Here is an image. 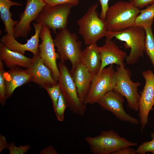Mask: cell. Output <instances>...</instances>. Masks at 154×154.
I'll list each match as a JSON object with an SVG mask.
<instances>
[{"mask_svg": "<svg viewBox=\"0 0 154 154\" xmlns=\"http://www.w3.org/2000/svg\"><path fill=\"white\" fill-rule=\"evenodd\" d=\"M99 48L101 64L97 74L109 65L125 66L124 61L127 56L126 52L120 49L111 39H106L104 44Z\"/></svg>", "mask_w": 154, "mask_h": 154, "instance_id": "obj_16", "label": "cell"}, {"mask_svg": "<svg viewBox=\"0 0 154 154\" xmlns=\"http://www.w3.org/2000/svg\"><path fill=\"white\" fill-rule=\"evenodd\" d=\"M96 44H91L82 51L80 58V64L86 67L96 76L101 66V61L99 48Z\"/></svg>", "mask_w": 154, "mask_h": 154, "instance_id": "obj_18", "label": "cell"}, {"mask_svg": "<svg viewBox=\"0 0 154 154\" xmlns=\"http://www.w3.org/2000/svg\"><path fill=\"white\" fill-rule=\"evenodd\" d=\"M136 149L130 147H123L114 152L113 154H136Z\"/></svg>", "mask_w": 154, "mask_h": 154, "instance_id": "obj_32", "label": "cell"}, {"mask_svg": "<svg viewBox=\"0 0 154 154\" xmlns=\"http://www.w3.org/2000/svg\"><path fill=\"white\" fill-rule=\"evenodd\" d=\"M46 5H54L64 4H70L74 6H76L80 0H43Z\"/></svg>", "mask_w": 154, "mask_h": 154, "instance_id": "obj_29", "label": "cell"}, {"mask_svg": "<svg viewBox=\"0 0 154 154\" xmlns=\"http://www.w3.org/2000/svg\"><path fill=\"white\" fill-rule=\"evenodd\" d=\"M46 5L43 0H26L24 10L20 15V19L14 28L15 38L27 37L31 31V23L36 20Z\"/></svg>", "mask_w": 154, "mask_h": 154, "instance_id": "obj_12", "label": "cell"}, {"mask_svg": "<svg viewBox=\"0 0 154 154\" xmlns=\"http://www.w3.org/2000/svg\"><path fill=\"white\" fill-rule=\"evenodd\" d=\"M72 76L77 88L79 98L81 102L84 104L95 76L86 67L80 63Z\"/></svg>", "mask_w": 154, "mask_h": 154, "instance_id": "obj_17", "label": "cell"}, {"mask_svg": "<svg viewBox=\"0 0 154 154\" xmlns=\"http://www.w3.org/2000/svg\"><path fill=\"white\" fill-rule=\"evenodd\" d=\"M73 7L70 4L46 5L35 21L51 29L56 34L57 31L66 28L68 16Z\"/></svg>", "mask_w": 154, "mask_h": 154, "instance_id": "obj_7", "label": "cell"}, {"mask_svg": "<svg viewBox=\"0 0 154 154\" xmlns=\"http://www.w3.org/2000/svg\"><path fill=\"white\" fill-rule=\"evenodd\" d=\"M25 70L30 75L31 81L44 88L57 84L50 69L39 55L34 56L29 66Z\"/></svg>", "mask_w": 154, "mask_h": 154, "instance_id": "obj_15", "label": "cell"}, {"mask_svg": "<svg viewBox=\"0 0 154 154\" xmlns=\"http://www.w3.org/2000/svg\"><path fill=\"white\" fill-rule=\"evenodd\" d=\"M78 37L67 28L58 31L54 39L57 48L58 59L62 62L69 60L72 65L70 72L72 75L80 63L82 51V43L78 40Z\"/></svg>", "mask_w": 154, "mask_h": 154, "instance_id": "obj_4", "label": "cell"}, {"mask_svg": "<svg viewBox=\"0 0 154 154\" xmlns=\"http://www.w3.org/2000/svg\"><path fill=\"white\" fill-rule=\"evenodd\" d=\"M67 108L65 101L62 94H60L55 111L56 117L58 121L62 122L64 119L65 110Z\"/></svg>", "mask_w": 154, "mask_h": 154, "instance_id": "obj_26", "label": "cell"}, {"mask_svg": "<svg viewBox=\"0 0 154 154\" xmlns=\"http://www.w3.org/2000/svg\"><path fill=\"white\" fill-rule=\"evenodd\" d=\"M85 139L90 151L94 154H113L123 147L137 145V143L121 137L112 129L103 130L97 136H88Z\"/></svg>", "mask_w": 154, "mask_h": 154, "instance_id": "obj_5", "label": "cell"}, {"mask_svg": "<svg viewBox=\"0 0 154 154\" xmlns=\"http://www.w3.org/2000/svg\"><path fill=\"white\" fill-rule=\"evenodd\" d=\"M136 150L137 154H144L150 152L154 154V139L151 141L143 142L138 146Z\"/></svg>", "mask_w": 154, "mask_h": 154, "instance_id": "obj_27", "label": "cell"}, {"mask_svg": "<svg viewBox=\"0 0 154 154\" xmlns=\"http://www.w3.org/2000/svg\"><path fill=\"white\" fill-rule=\"evenodd\" d=\"M140 12L130 2L116 3L109 7L106 13L105 21L107 30L120 32L133 26Z\"/></svg>", "mask_w": 154, "mask_h": 154, "instance_id": "obj_1", "label": "cell"}, {"mask_svg": "<svg viewBox=\"0 0 154 154\" xmlns=\"http://www.w3.org/2000/svg\"><path fill=\"white\" fill-rule=\"evenodd\" d=\"M143 28L145 29L146 34L144 52L149 58L154 68V36L151 27H146Z\"/></svg>", "mask_w": 154, "mask_h": 154, "instance_id": "obj_23", "label": "cell"}, {"mask_svg": "<svg viewBox=\"0 0 154 154\" xmlns=\"http://www.w3.org/2000/svg\"><path fill=\"white\" fill-rule=\"evenodd\" d=\"M58 65L59 71L58 83L67 108L77 115H84L86 112V105L82 103L79 98L76 87L70 72L64 62L60 61Z\"/></svg>", "mask_w": 154, "mask_h": 154, "instance_id": "obj_6", "label": "cell"}, {"mask_svg": "<svg viewBox=\"0 0 154 154\" xmlns=\"http://www.w3.org/2000/svg\"><path fill=\"white\" fill-rule=\"evenodd\" d=\"M40 38L41 42L39 45L38 55L51 70L54 80L58 82L59 76V71L56 62L58 56L50 29L42 26L40 34Z\"/></svg>", "mask_w": 154, "mask_h": 154, "instance_id": "obj_11", "label": "cell"}, {"mask_svg": "<svg viewBox=\"0 0 154 154\" xmlns=\"http://www.w3.org/2000/svg\"><path fill=\"white\" fill-rule=\"evenodd\" d=\"M22 5L20 3L11 0H0V19L5 26V32L10 36H14V28L19 21L12 19V14L10 11V7L12 6Z\"/></svg>", "mask_w": 154, "mask_h": 154, "instance_id": "obj_21", "label": "cell"}, {"mask_svg": "<svg viewBox=\"0 0 154 154\" xmlns=\"http://www.w3.org/2000/svg\"><path fill=\"white\" fill-rule=\"evenodd\" d=\"M142 75L145 81L138 103L139 116L141 132L146 125L150 111L154 106V73L150 70L143 71Z\"/></svg>", "mask_w": 154, "mask_h": 154, "instance_id": "obj_10", "label": "cell"}, {"mask_svg": "<svg viewBox=\"0 0 154 154\" xmlns=\"http://www.w3.org/2000/svg\"><path fill=\"white\" fill-rule=\"evenodd\" d=\"M101 7V12L100 17L103 20H105L106 14L109 8L108 2L109 0H99Z\"/></svg>", "mask_w": 154, "mask_h": 154, "instance_id": "obj_31", "label": "cell"}, {"mask_svg": "<svg viewBox=\"0 0 154 154\" xmlns=\"http://www.w3.org/2000/svg\"><path fill=\"white\" fill-rule=\"evenodd\" d=\"M129 2L135 7L142 8L154 3V0H129Z\"/></svg>", "mask_w": 154, "mask_h": 154, "instance_id": "obj_30", "label": "cell"}, {"mask_svg": "<svg viewBox=\"0 0 154 154\" xmlns=\"http://www.w3.org/2000/svg\"><path fill=\"white\" fill-rule=\"evenodd\" d=\"M154 19V3L140 10L133 25L144 28L151 27Z\"/></svg>", "mask_w": 154, "mask_h": 154, "instance_id": "obj_22", "label": "cell"}, {"mask_svg": "<svg viewBox=\"0 0 154 154\" xmlns=\"http://www.w3.org/2000/svg\"><path fill=\"white\" fill-rule=\"evenodd\" d=\"M40 153L44 154H57V152L52 146H50L40 151Z\"/></svg>", "mask_w": 154, "mask_h": 154, "instance_id": "obj_33", "label": "cell"}, {"mask_svg": "<svg viewBox=\"0 0 154 154\" xmlns=\"http://www.w3.org/2000/svg\"><path fill=\"white\" fill-rule=\"evenodd\" d=\"M123 97L113 90H110L101 97L96 103L103 109L109 111L117 119L124 122L137 125L139 121L124 110Z\"/></svg>", "mask_w": 154, "mask_h": 154, "instance_id": "obj_13", "label": "cell"}, {"mask_svg": "<svg viewBox=\"0 0 154 154\" xmlns=\"http://www.w3.org/2000/svg\"><path fill=\"white\" fill-rule=\"evenodd\" d=\"M5 74L4 63L0 60V103L2 106L5 104L7 99Z\"/></svg>", "mask_w": 154, "mask_h": 154, "instance_id": "obj_24", "label": "cell"}, {"mask_svg": "<svg viewBox=\"0 0 154 154\" xmlns=\"http://www.w3.org/2000/svg\"><path fill=\"white\" fill-rule=\"evenodd\" d=\"M116 71L113 64L105 68L94 78L84 104H92L108 92L113 90L116 84Z\"/></svg>", "mask_w": 154, "mask_h": 154, "instance_id": "obj_9", "label": "cell"}, {"mask_svg": "<svg viewBox=\"0 0 154 154\" xmlns=\"http://www.w3.org/2000/svg\"><path fill=\"white\" fill-rule=\"evenodd\" d=\"M7 73L9 78L5 79L7 99L12 95L16 88L31 81V76L25 70L16 66L10 68Z\"/></svg>", "mask_w": 154, "mask_h": 154, "instance_id": "obj_20", "label": "cell"}, {"mask_svg": "<svg viewBox=\"0 0 154 154\" xmlns=\"http://www.w3.org/2000/svg\"><path fill=\"white\" fill-rule=\"evenodd\" d=\"M98 3L91 6L86 13L77 21L78 33L82 36L85 44H96L101 38L105 37L108 31L105 21L96 11Z\"/></svg>", "mask_w": 154, "mask_h": 154, "instance_id": "obj_3", "label": "cell"}, {"mask_svg": "<svg viewBox=\"0 0 154 154\" xmlns=\"http://www.w3.org/2000/svg\"><path fill=\"white\" fill-rule=\"evenodd\" d=\"M47 92L52 102L54 112L57 106L58 99L61 94L60 87L58 83L56 85L44 88Z\"/></svg>", "mask_w": 154, "mask_h": 154, "instance_id": "obj_25", "label": "cell"}, {"mask_svg": "<svg viewBox=\"0 0 154 154\" xmlns=\"http://www.w3.org/2000/svg\"><path fill=\"white\" fill-rule=\"evenodd\" d=\"M7 148L9 150L10 154H23L26 153L29 149L30 146H21L19 147L16 146L14 142L8 144Z\"/></svg>", "mask_w": 154, "mask_h": 154, "instance_id": "obj_28", "label": "cell"}, {"mask_svg": "<svg viewBox=\"0 0 154 154\" xmlns=\"http://www.w3.org/2000/svg\"><path fill=\"white\" fill-rule=\"evenodd\" d=\"M150 136L152 139H154V132L151 133L150 134Z\"/></svg>", "mask_w": 154, "mask_h": 154, "instance_id": "obj_34", "label": "cell"}, {"mask_svg": "<svg viewBox=\"0 0 154 154\" xmlns=\"http://www.w3.org/2000/svg\"><path fill=\"white\" fill-rule=\"evenodd\" d=\"M105 37L106 39L110 40L115 38L124 41L125 47L130 49L129 54L125 60L127 64H135L143 56L146 37L143 28L133 26L121 31L113 32L108 31Z\"/></svg>", "mask_w": 154, "mask_h": 154, "instance_id": "obj_2", "label": "cell"}, {"mask_svg": "<svg viewBox=\"0 0 154 154\" xmlns=\"http://www.w3.org/2000/svg\"><path fill=\"white\" fill-rule=\"evenodd\" d=\"M116 69V82L113 90L125 98L129 108L138 111L140 95L138 92V88L141 83L131 80L130 70L125 68V66H117Z\"/></svg>", "mask_w": 154, "mask_h": 154, "instance_id": "obj_8", "label": "cell"}, {"mask_svg": "<svg viewBox=\"0 0 154 154\" xmlns=\"http://www.w3.org/2000/svg\"><path fill=\"white\" fill-rule=\"evenodd\" d=\"M35 30L34 35L22 44L18 42L13 36L7 33L2 37L0 41L9 49L23 54L26 51L31 52L34 56L38 55L40 34L42 26L37 23H32Z\"/></svg>", "mask_w": 154, "mask_h": 154, "instance_id": "obj_14", "label": "cell"}, {"mask_svg": "<svg viewBox=\"0 0 154 154\" xmlns=\"http://www.w3.org/2000/svg\"><path fill=\"white\" fill-rule=\"evenodd\" d=\"M32 60V58L12 50L0 43V60L4 62L7 68H10L17 66L26 68L30 64Z\"/></svg>", "mask_w": 154, "mask_h": 154, "instance_id": "obj_19", "label": "cell"}]
</instances>
